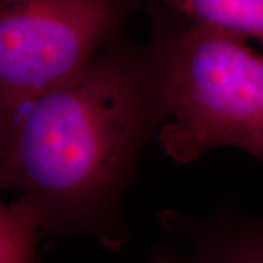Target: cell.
I'll return each instance as SVG.
<instances>
[{
	"label": "cell",
	"mask_w": 263,
	"mask_h": 263,
	"mask_svg": "<svg viewBox=\"0 0 263 263\" xmlns=\"http://www.w3.org/2000/svg\"><path fill=\"white\" fill-rule=\"evenodd\" d=\"M152 0H0V123L76 81Z\"/></svg>",
	"instance_id": "obj_3"
},
{
	"label": "cell",
	"mask_w": 263,
	"mask_h": 263,
	"mask_svg": "<svg viewBox=\"0 0 263 263\" xmlns=\"http://www.w3.org/2000/svg\"><path fill=\"white\" fill-rule=\"evenodd\" d=\"M167 120L155 41L119 37L82 76L0 123L3 189L41 233L91 235L117 250L122 202L149 136Z\"/></svg>",
	"instance_id": "obj_1"
},
{
	"label": "cell",
	"mask_w": 263,
	"mask_h": 263,
	"mask_svg": "<svg viewBox=\"0 0 263 263\" xmlns=\"http://www.w3.org/2000/svg\"><path fill=\"white\" fill-rule=\"evenodd\" d=\"M151 6L167 107L158 132L165 155L190 164L234 146L263 162L262 54L245 38Z\"/></svg>",
	"instance_id": "obj_2"
},
{
	"label": "cell",
	"mask_w": 263,
	"mask_h": 263,
	"mask_svg": "<svg viewBox=\"0 0 263 263\" xmlns=\"http://www.w3.org/2000/svg\"><path fill=\"white\" fill-rule=\"evenodd\" d=\"M183 18L263 43V0H152Z\"/></svg>",
	"instance_id": "obj_5"
},
{
	"label": "cell",
	"mask_w": 263,
	"mask_h": 263,
	"mask_svg": "<svg viewBox=\"0 0 263 263\" xmlns=\"http://www.w3.org/2000/svg\"><path fill=\"white\" fill-rule=\"evenodd\" d=\"M0 189H3V174H2V160H0Z\"/></svg>",
	"instance_id": "obj_7"
},
{
	"label": "cell",
	"mask_w": 263,
	"mask_h": 263,
	"mask_svg": "<svg viewBox=\"0 0 263 263\" xmlns=\"http://www.w3.org/2000/svg\"><path fill=\"white\" fill-rule=\"evenodd\" d=\"M164 228L179 237L180 252L167 257L186 262H263V215L256 218L221 212L196 219L180 212L161 215Z\"/></svg>",
	"instance_id": "obj_4"
},
{
	"label": "cell",
	"mask_w": 263,
	"mask_h": 263,
	"mask_svg": "<svg viewBox=\"0 0 263 263\" xmlns=\"http://www.w3.org/2000/svg\"><path fill=\"white\" fill-rule=\"evenodd\" d=\"M40 233L35 219L18 200L0 202V263L34 260Z\"/></svg>",
	"instance_id": "obj_6"
}]
</instances>
